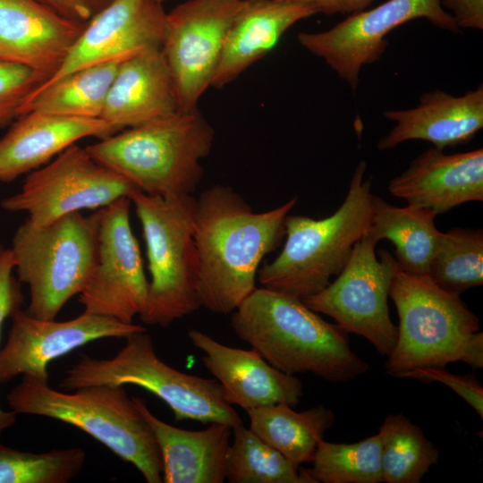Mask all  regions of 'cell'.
I'll return each mask as SVG.
<instances>
[{
  "instance_id": "cell-30",
  "label": "cell",
  "mask_w": 483,
  "mask_h": 483,
  "mask_svg": "<svg viewBox=\"0 0 483 483\" xmlns=\"http://www.w3.org/2000/svg\"><path fill=\"white\" fill-rule=\"evenodd\" d=\"M428 275L443 290L461 294L483 284V232L455 227L442 233Z\"/></svg>"
},
{
  "instance_id": "cell-34",
  "label": "cell",
  "mask_w": 483,
  "mask_h": 483,
  "mask_svg": "<svg viewBox=\"0 0 483 483\" xmlns=\"http://www.w3.org/2000/svg\"><path fill=\"white\" fill-rule=\"evenodd\" d=\"M14 259L11 248L0 244V334L4 320L19 309L23 301L20 284L13 276ZM13 411L0 407V433L10 428L16 420Z\"/></svg>"
},
{
  "instance_id": "cell-39",
  "label": "cell",
  "mask_w": 483,
  "mask_h": 483,
  "mask_svg": "<svg viewBox=\"0 0 483 483\" xmlns=\"http://www.w3.org/2000/svg\"><path fill=\"white\" fill-rule=\"evenodd\" d=\"M154 1L162 4L163 2L167 1V0H154Z\"/></svg>"
},
{
  "instance_id": "cell-23",
  "label": "cell",
  "mask_w": 483,
  "mask_h": 483,
  "mask_svg": "<svg viewBox=\"0 0 483 483\" xmlns=\"http://www.w3.org/2000/svg\"><path fill=\"white\" fill-rule=\"evenodd\" d=\"M179 110L173 77L161 49L123 61L109 88L101 118L118 131Z\"/></svg>"
},
{
  "instance_id": "cell-14",
  "label": "cell",
  "mask_w": 483,
  "mask_h": 483,
  "mask_svg": "<svg viewBox=\"0 0 483 483\" xmlns=\"http://www.w3.org/2000/svg\"><path fill=\"white\" fill-rule=\"evenodd\" d=\"M242 0H187L167 13L161 51L179 110L198 108L210 87L228 29Z\"/></svg>"
},
{
  "instance_id": "cell-5",
  "label": "cell",
  "mask_w": 483,
  "mask_h": 483,
  "mask_svg": "<svg viewBox=\"0 0 483 483\" xmlns=\"http://www.w3.org/2000/svg\"><path fill=\"white\" fill-rule=\"evenodd\" d=\"M64 393L48 380L23 376L6 397L16 414L47 417L72 425L131 463L148 483L163 482L154 433L123 386L96 385Z\"/></svg>"
},
{
  "instance_id": "cell-13",
  "label": "cell",
  "mask_w": 483,
  "mask_h": 483,
  "mask_svg": "<svg viewBox=\"0 0 483 483\" xmlns=\"http://www.w3.org/2000/svg\"><path fill=\"white\" fill-rule=\"evenodd\" d=\"M130 206V198L123 197L97 209L95 268L79 294L84 312L123 323H133L140 315L148 289L140 250L131 228Z\"/></svg>"
},
{
  "instance_id": "cell-22",
  "label": "cell",
  "mask_w": 483,
  "mask_h": 483,
  "mask_svg": "<svg viewBox=\"0 0 483 483\" xmlns=\"http://www.w3.org/2000/svg\"><path fill=\"white\" fill-rule=\"evenodd\" d=\"M317 14L292 0H242L225 36L210 87L222 89L278 44L296 22Z\"/></svg>"
},
{
  "instance_id": "cell-9",
  "label": "cell",
  "mask_w": 483,
  "mask_h": 483,
  "mask_svg": "<svg viewBox=\"0 0 483 483\" xmlns=\"http://www.w3.org/2000/svg\"><path fill=\"white\" fill-rule=\"evenodd\" d=\"M97 247V212L88 216L74 212L43 225L26 219L16 230L11 247L19 281L30 289L26 312L55 319L89 281Z\"/></svg>"
},
{
  "instance_id": "cell-4",
  "label": "cell",
  "mask_w": 483,
  "mask_h": 483,
  "mask_svg": "<svg viewBox=\"0 0 483 483\" xmlns=\"http://www.w3.org/2000/svg\"><path fill=\"white\" fill-rule=\"evenodd\" d=\"M389 296L399 326L395 345L385 363L387 374L402 377L416 368L445 367L455 361L483 368L479 320L459 294L443 290L428 275L411 274L396 265Z\"/></svg>"
},
{
  "instance_id": "cell-27",
  "label": "cell",
  "mask_w": 483,
  "mask_h": 483,
  "mask_svg": "<svg viewBox=\"0 0 483 483\" xmlns=\"http://www.w3.org/2000/svg\"><path fill=\"white\" fill-rule=\"evenodd\" d=\"M123 61L85 67L52 82L40 84L22 104L19 115L38 112L101 118L109 88Z\"/></svg>"
},
{
  "instance_id": "cell-1",
  "label": "cell",
  "mask_w": 483,
  "mask_h": 483,
  "mask_svg": "<svg viewBox=\"0 0 483 483\" xmlns=\"http://www.w3.org/2000/svg\"><path fill=\"white\" fill-rule=\"evenodd\" d=\"M296 202L292 198L257 213L228 185L216 184L199 194L194 241L201 307L231 314L256 288L259 265L283 241L285 218Z\"/></svg>"
},
{
  "instance_id": "cell-11",
  "label": "cell",
  "mask_w": 483,
  "mask_h": 483,
  "mask_svg": "<svg viewBox=\"0 0 483 483\" xmlns=\"http://www.w3.org/2000/svg\"><path fill=\"white\" fill-rule=\"evenodd\" d=\"M138 190L128 180L97 162L75 144L27 176L17 193L1 207L26 212L30 223L43 225L81 209L101 208Z\"/></svg>"
},
{
  "instance_id": "cell-15",
  "label": "cell",
  "mask_w": 483,
  "mask_h": 483,
  "mask_svg": "<svg viewBox=\"0 0 483 483\" xmlns=\"http://www.w3.org/2000/svg\"><path fill=\"white\" fill-rule=\"evenodd\" d=\"M146 327L114 318L82 312L65 321L41 319L21 309L12 316L7 341L0 351V384L18 375L48 380L50 361L92 341L126 338Z\"/></svg>"
},
{
  "instance_id": "cell-2",
  "label": "cell",
  "mask_w": 483,
  "mask_h": 483,
  "mask_svg": "<svg viewBox=\"0 0 483 483\" xmlns=\"http://www.w3.org/2000/svg\"><path fill=\"white\" fill-rule=\"evenodd\" d=\"M231 314L238 338L286 374L311 373L344 383L369 368L350 348L344 329L297 298L256 287Z\"/></svg>"
},
{
  "instance_id": "cell-35",
  "label": "cell",
  "mask_w": 483,
  "mask_h": 483,
  "mask_svg": "<svg viewBox=\"0 0 483 483\" xmlns=\"http://www.w3.org/2000/svg\"><path fill=\"white\" fill-rule=\"evenodd\" d=\"M402 378L444 384L473 408L480 418H483V388L473 374L455 375L448 372L445 367H424L413 369L405 373Z\"/></svg>"
},
{
  "instance_id": "cell-38",
  "label": "cell",
  "mask_w": 483,
  "mask_h": 483,
  "mask_svg": "<svg viewBox=\"0 0 483 483\" xmlns=\"http://www.w3.org/2000/svg\"><path fill=\"white\" fill-rule=\"evenodd\" d=\"M310 5L317 13L333 15L365 10L376 0H292Z\"/></svg>"
},
{
  "instance_id": "cell-24",
  "label": "cell",
  "mask_w": 483,
  "mask_h": 483,
  "mask_svg": "<svg viewBox=\"0 0 483 483\" xmlns=\"http://www.w3.org/2000/svg\"><path fill=\"white\" fill-rule=\"evenodd\" d=\"M157 442L165 483H223L233 428L211 423L203 430L170 425L148 408L141 397H132Z\"/></svg>"
},
{
  "instance_id": "cell-18",
  "label": "cell",
  "mask_w": 483,
  "mask_h": 483,
  "mask_svg": "<svg viewBox=\"0 0 483 483\" xmlns=\"http://www.w3.org/2000/svg\"><path fill=\"white\" fill-rule=\"evenodd\" d=\"M85 23L38 0H0V58L28 66L47 80L62 64Z\"/></svg>"
},
{
  "instance_id": "cell-28",
  "label": "cell",
  "mask_w": 483,
  "mask_h": 483,
  "mask_svg": "<svg viewBox=\"0 0 483 483\" xmlns=\"http://www.w3.org/2000/svg\"><path fill=\"white\" fill-rule=\"evenodd\" d=\"M383 481L419 483L438 463L439 452L403 414H389L379 428Z\"/></svg>"
},
{
  "instance_id": "cell-17",
  "label": "cell",
  "mask_w": 483,
  "mask_h": 483,
  "mask_svg": "<svg viewBox=\"0 0 483 483\" xmlns=\"http://www.w3.org/2000/svg\"><path fill=\"white\" fill-rule=\"evenodd\" d=\"M187 335L203 352L205 368L221 385L230 404L248 411L275 404L295 407L300 402L301 381L270 365L255 349L225 345L197 329L188 330Z\"/></svg>"
},
{
  "instance_id": "cell-3",
  "label": "cell",
  "mask_w": 483,
  "mask_h": 483,
  "mask_svg": "<svg viewBox=\"0 0 483 483\" xmlns=\"http://www.w3.org/2000/svg\"><path fill=\"white\" fill-rule=\"evenodd\" d=\"M214 139V128L197 108L117 131L86 149L139 191L173 198L195 191Z\"/></svg>"
},
{
  "instance_id": "cell-19",
  "label": "cell",
  "mask_w": 483,
  "mask_h": 483,
  "mask_svg": "<svg viewBox=\"0 0 483 483\" xmlns=\"http://www.w3.org/2000/svg\"><path fill=\"white\" fill-rule=\"evenodd\" d=\"M389 192L409 205L436 215L470 201L483 200V148L445 154L430 148L394 177Z\"/></svg>"
},
{
  "instance_id": "cell-25",
  "label": "cell",
  "mask_w": 483,
  "mask_h": 483,
  "mask_svg": "<svg viewBox=\"0 0 483 483\" xmlns=\"http://www.w3.org/2000/svg\"><path fill=\"white\" fill-rule=\"evenodd\" d=\"M372 216L366 234L377 243L383 239L394 246L398 267L414 275H428L441 232L436 214L413 205L400 208L371 196Z\"/></svg>"
},
{
  "instance_id": "cell-7",
  "label": "cell",
  "mask_w": 483,
  "mask_h": 483,
  "mask_svg": "<svg viewBox=\"0 0 483 483\" xmlns=\"http://www.w3.org/2000/svg\"><path fill=\"white\" fill-rule=\"evenodd\" d=\"M141 224L150 280L141 321L167 327L201 307L194 241L196 199L162 198L139 190L130 196Z\"/></svg>"
},
{
  "instance_id": "cell-20",
  "label": "cell",
  "mask_w": 483,
  "mask_h": 483,
  "mask_svg": "<svg viewBox=\"0 0 483 483\" xmlns=\"http://www.w3.org/2000/svg\"><path fill=\"white\" fill-rule=\"evenodd\" d=\"M383 115L395 125L378 140L379 150L411 140L428 141L442 150L466 144L483 128V86L459 97L435 89L423 93L415 107L386 110Z\"/></svg>"
},
{
  "instance_id": "cell-16",
  "label": "cell",
  "mask_w": 483,
  "mask_h": 483,
  "mask_svg": "<svg viewBox=\"0 0 483 483\" xmlns=\"http://www.w3.org/2000/svg\"><path fill=\"white\" fill-rule=\"evenodd\" d=\"M166 17L162 4L154 0H111L85 23L62 64L41 84L85 67L161 49Z\"/></svg>"
},
{
  "instance_id": "cell-26",
  "label": "cell",
  "mask_w": 483,
  "mask_h": 483,
  "mask_svg": "<svg viewBox=\"0 0 483 483\" xmlns=\"http://www.w3.org/2000/svg\"><path fill=\"white\" fill-rule=\"evenodd\" d=\"M286 404L250 410V428L296 467L311 462L318 443L335 421L323 404L298 412Z\"/></svg>"
},
{
  "instance_id": "cell-33",
  "label": "cell",
  "mask_w": 483,
  "mask_h": 483,
  "mask_svg": "<svg viewBox=\"0 0 483 483\" xmlns=\"http://www.w3.org/2000/svg\"><path fill=\"white\" fill-rule=\"evenodd\" d=\"M45 80L28 66L0 58V126L19 115L27 97Z\"/></svg>"
},
{
  "instance_id": "cell-31",
  "label": "cell",
  "mask_w": 483,
  "mask_h": 483,
  "mask_svg": "<svg viewBox=\"0 0 483 483\" xmlns=\"http://www.w3.org/2000/svg\"><path fill=\"white\" fill-rule=\"evenodd\" d=\"M381 448L378 433L352 444L322 439L306 471L314 483L383 482Z\"/></svg>"
},
{
  "instance_id": "cell-36",
  "label": "cell",
  "mask_w": 483,
  "mask_h": 483,
  "mask_svg": "<svg viewBox=\"0 0 483 483\" xmlns=\"http://www.w3.org/2000/svg\"><path fill=\"white\" fill-rule=\"evenodd\" d=\"M459 28L483 30V0H439Z\"/></svg>"
},
{
  "instance_id": "cell-10",
  "label": "cell",
  "mask_w": 483,
  "mask_h": 483,
  "mask_svg": "<svg viewBox=\"0 0 483 483\" xmlns=\"http://www.w3.org/2000/svg\"><path fill=\"white\" fill-rule=\"evenodd\" d=\"M377 242L363 235L336 279L303 302L317 313L334 318L347 333L367 339L383 355L394 349L398 329L387 300L396 260L388 251L375 253Z\"/></svg>"
},
{
  "instance_id": "cell-12",
  "label": "cell",
  "mask_w": 483,
  "mask_h": 483,
  "mask_svg": "<svg viewBox=\"0 0 483 483\" xmlns=\"http://www.w3.org/2000/svg\"><path fill=\"white\" fill-rule=\"evenodd\" d=\"M453 33L460 28L439 0H387L370 10L352 13L333 28L320 32H301L299 44L323 59L354 91L364 65L378 61L388 42L387 34L415 19Z\"/></svg>"
},
{
  "instance_id": "cell-21",
  "label": "cell",
  "mask_w": 483,
  "mask_h": 483,
  "mask_svg": "<svg viewBox=\"0 0 483 483\" xmlns=\"http://www.w3.org/2000/svg\"><path fill=\"white\" fill-rule=\"evenodd\" d=\"M0 139V181L8 182L47 164L87 137L103 139L117 131L102 118L29 112Z\"/></svg>"
},
{
  "instance_id": "cell-37",
  "label": "cell",
  "mask_w": 483,
  "mask_h": 483,
  "mask_svg": "<svg viewBox=\"0 0 483 483\" xmlns=\"http://www.w3.org/2000/svg\"><path fill=\"white\" fill-rule=\"evenodd\" d=\"M63 16L80 21H89L111 0H38Z\"/></svg>"
},
{
  "instance_id": "cell-29",
  "label": "cell",
  "mask_w": 483,
  "mask_h": 483,
  "mask_svg": "<svg viewBox=\"0 0 483 483\" xmlns=\"http://www.w3.org/2000/svg\"><path fill=\"white\" fill-rule=\"evenodd\" d=\"M233 434L225 461L230 483H314L306 469L293 465L243 423Z\"/></svg>"
},
{
  "instance_id": "cell-8",
  "label": "cell",
  "mask_w": 483,
  "mask_h": 483,
  "mask_svg": "<svg viewBox=\"0 0 483 483\" xmlns=\"http://www.w3.org/2000/svg\"><path fill=\"white\" fill-rule=\"evenodd\" d=\"M124 339V346L110 359L81 355L65 371L60 387L73 391L96 385H134L164 401L176 420L221 423L232 428L242 424L216 379L187 374L164 362L147 330Z\"/></svg>"
},
{
  "instance_id": "cell-6",
  "label": "cell",
  "mask_w": 483,
  "mask_h": 483,
  "mask_svg": "<svg viewBox=\"0 0 483 483\" xmlns=\"http://www.w3.org/2000/svg\"><path fill=\"white\" fill-rule=\"evenodd\" d=\"M366 169V162L360 161L343 202L329 216H286V240L281 252L258 268L261 287L303 301L343 270L371 223V183L364 178Z\"/></svg>"
},
{
  "instance_id": "cell-32",
  "label": "cell",
  "mask_w": 483,
  "mask_h": 483,
  "mask_svg": "<svg viewBox=\"0 0 483 483\" xmlns=\"http://www.w3.org/2000/svg\"><path fill=\"white\" fill-rule=\"evenodd\" d=\"M85 461V452L78 447L34 453L0 443V483H67Z\"/></svg>"
}]
</instances>
